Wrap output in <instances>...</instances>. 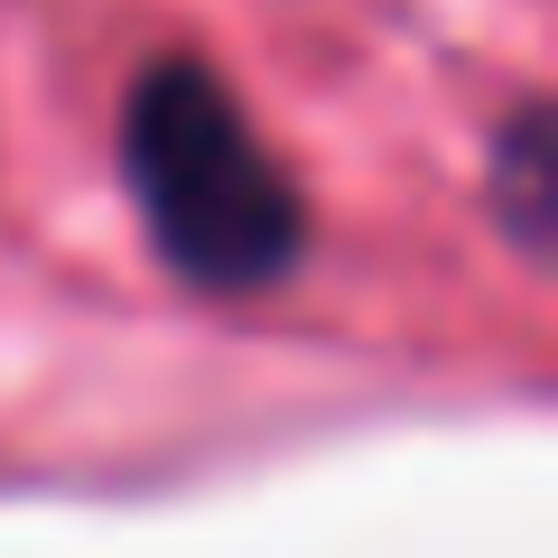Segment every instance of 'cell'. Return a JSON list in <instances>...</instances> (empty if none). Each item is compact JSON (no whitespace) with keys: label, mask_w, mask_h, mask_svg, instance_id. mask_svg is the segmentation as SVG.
Wrapping results in <instances>:
<instances>
[{"label":"cell","mask_w":558,"mask_h":558,"mask_svg":"<svg viewBox=\"0 0 558 558\" xmlns=\"http://www.w3.org/2000/svg\"><path fill=\"white\" fill-rule=\"evenodd\" d=\"M494 196H502V215H512V233L539 252V233H549V121H539V102H521V112L502 121Z\"/></svg>","instance_id":"7a4b0ae2"},{"label":"cell","mask_w":558,"mask_h":558,"mask_svg":"<svg viewBox=\"0 0 558 558\" xmlns=\"http://www.w3.org/2000/svg\"><path fill=\"white\" fill-rule=\"evenodd\" d=\"M121 168L149 242L168 270L205 299H252L299 270L307 252V196L270 159V140L233 102V84L205 57H159L131 84L121 112Z\"/></svg>","instance_id":"6da1fadb"}]
</instances>
